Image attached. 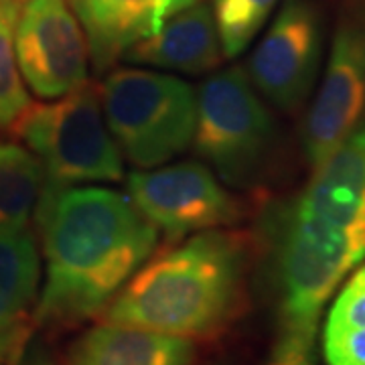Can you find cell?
Listing matches in <instances>:
<instances>
[{
    "mask_svg": "<svg viewBox=\"0 0 365 365\" xmlns=\"http://www.w3.org/2000/svg\"><path fill=\"white\" fill-rule=\"evenodd\" d=\"M33 217L45 260L35 325L49 329L104 313L160 240L128 193L96 185L43 187Z\"/></svg>",
    "mask_w": 365,
    "mask_h": 365,
    "instance_id": "obj_1",
    "label": "cell"
},
{
    "mask_svg": "<svg viewBox=\"0 0 365 365\" xmlns=\"http://www.w3.org/2000/svg\"><path fill=\"white\" fill-rule=\"evenodd\" d=\"M282 335L314 337L327 300L365 258V118L276 223Z\"/></svg>",
    "mask_w": 365,
    "mask_h": 365,
    "instance_id": "obj_2",
    "label": "cell"
},
{
    "mask_svg": "<svg viewBox=\"0 0 365 365\" xmlns=\"http://www.w3.org/2000/svg\"><path fill=\"white\" fill-rule=\"evenodd\" d=\"M248 240L207 230L153 254L106 307L104 321L189 341L211 339L232 323L246 292Z\"/></svg>",
    "mask_w": 365,
    "mask_h": 365,
    "instance_id": "obj_3",
    "label": "cell"
},
{
    "mask_svg": "<svg viewBox=\"0 0 365 365\" xmlns=\"http://www.w3.org/2000/svg\"><path fill=\"white\" fill-rule=\"evenodd\" d=\"M106 124L138 169L167 165L193 144L197 91L185 79L138 67L108 69L100 86Z\"/></svg>",
    "mask_w": 365,
    "mask_h": 365,
    "instance_id": "obj_4",
    "label": "cell"
},
{
    "mask_svg": "<svg viewBox=\"0 0 365 365\" xmlns=\"http://www.w3.org/2000/svg\"><path fill=\"white\" fill-rule=\"evenodd\" d=\"M11 130L43 163L45 187L124 179L122 153L106 124L100 93L88 83L57 100L31 104Z\"/></svg>",
    "mask_w": 365,
    "mask_h": 365,
    "instance_id": "obj_5",
    "label": "cell"
},
{
    "mask_svg": "<svg viewBox=\"0 0 365 365\" xmlns=\"http://www.w3.org/2000/svg\"><path fill=\"white\" fill-rule=\"evenodd\" d=\"M276 124L242 67L211 73L197 90L193 150L222 182L248 189L272 157Z\"/></svg>",
    "mask_w": 365,
    "mask_h": 365,
    "instance_id": "obj_6",
    "label": "cell"
},
{
    "mask_svg": "<svg viewBox=\"0 0 365 365\" xmlns=\"http://www.w3.org/2000/svg\"><path fill=\"white\" fill-rule=\"evenodd\" d=\"M365 118V0H341L323 78L302 126L304 157L319 167Z\"/></svg>",
    "mask_w": 365,
    "mask_h": 365,
    "instance_id": "obj_7",
    "label": "cell"
},
{
    "mask_svg": "<svg viewBox=\"0 0 365 365\" xmlns=\"http://www.w3.org/2000/svg\"><path fill=\"white\" fill-rule=\"evenodd\" d=\"M126 193L144 217L170 240L222 230L242 220V203L201 160L132 170Z\"/></svg>",
    "mask_w": 365,
    "mask_h": 365,
    "instance_id": "obj_8",
    "label": "cell"
},
{
    "mask_svg": "<svg viewBox=\"0 0 365 365\" xmlns=\"http://www.w3.org/2000/svg\"><path fill=\"white\" fill-rule=\"evenodd\" d=\"M323 14L314 0H284L248 59V78L262 98L297 112L313 93L323 61Z\"/></svg>",
    "mask_w": 365,
    "mask_h": 365,
    "instance_id": "obj_9",
    "label": "cell"
},
{
    "mask_svg": "<svg viewBox=\"0 0 365 365\" xmlns=\"http://www.w3.org/2000/svg\"><path fill=\"white\" fill-rule=\"evenodd\" d=\"M88 39L67 0H25L16 23L23 81L41 100H57L88 83Z\"/></svg>",
    "mask_w": 365,
    "mask_h": 365,
    "instance_id": "obj_10",
    "label": "cell"
},
{
    "mask_svg": "<svg viewBox=\"0 0 365 365\" xmlns=\"http://www.w3.org/2000/svg\"><path fill=\"white\" fill-rule=\"evenodd\" d=\"M201 0H71L98 73L112 69L134 43Z\"/></svg>",
    "mask_w": 365,
    "mask_h": 365,
    "instance_id": "obj_11",
    "label": "cell"
},
{
    "mask_svg": "<svg viewBox=\"0 0 365 365\" xmlns=\"http://www.w3.org/2000/svg\"><path fill=\"white\" fill-rule=\"evenodd\" d=\"M41 254L33 225L0 230V365L14 361L35 323Z\"/></svg>",
    "mask_w": 365,
    "mask_h": 365,
    "instance_id": "obj_12",
    "label": "cell"
},
{
    "mask_svg": "<svg viewBox=\"0 0 365 365\" xmlns=\"http://www.w3.org/2000/svg\"><path fill=\"white\" fill-rule=\"evenodd\" d=\"M223 59L211 6L203 0L170 16L150 37L128 47L120 61L185 76H203Z\"/></svg>",
    "mask_w": 365,
    "mask_h": 365,
    "instance_id": "obj_13",
    "label": "cell"
},
{
    "mask_svg": "<svg viewBox=\"0 0 365 365\" xmlns=\"http://www.w3.org/2000/svg\"><path fill=\"white\" fill-rule=\"evenodd\" d=\"M195 341L104 321L79 337L67 365H191Z\"/></svg>",
    "mask_w": 365,
    "mask_h": 365,
    "instance_id": "obj_14",
    "label": "cell"
},
{
    "mask_svg": "<svg viewBox=\"0 0 365 365\" xmlns=\"http://www.w3.org/2000/svg\"><path fill=\"white\" fill-rule=\"evenodd\" d=\"M45 187V169L21 143H0V230L25 227Z\"/></svg>",
    "mask_w": 365,
    "mask_h": 365,
    "instance_id": "obj_15",
    "label": "cell"
},
{
    "mask_svg": "<svg viewBox=\"0 0 365 365\" xmlns=\"http://www.w3.org/2000/svg\"><path fill=\"white\" fill-rule=\"evenodd\" d=\"M25 0H0V128L31 106L16 59V23Z\"/></svg>",
    "mask_w": 365,
    "mask_h": 365,
    "instance_id": "obj_16",
    "label": "cell"
},
{
    "mask_svg": "<svg viewBox=\"0 0 365 365\" xmlns=\"http://www.w3.org/2000/svg\"><path fill=\"white\" fill-rule=\"evenodd\" d=\"M278 0H213V19L220 33L223 57L235 59L252 45Z\"/></svg>",
    "mask_w": 365,
    "mask_h": 365,
    "instance_id": "obj_17",
    "label": "cell"
},
{
    "mask_svg": "<svg viewBox=\"0 0 365 365\" xmlns=\"http://www.w3.org/2000/svg\"><path fill=\"white\" fill-rule=\"evenodd\" d=\"M353 327H365V264L341 288L325 323V329Z\"/></svg>",
    "mask_w": 365,
    "mask_h": 365,
    "instance_id": "obj_18",
    "label": "cell"
},
{
    "mask_svg": "<svg viewBox=\"0 0 365 365\" xmlns=\"http://www.w3.org/2000/svg\"><path fill=\"white\" fill-rule=\"evenodd\" d=\"M323 351L327 365H365V327L325 329Z\"/></svg>",
    "mask_w": 365,
    "mask_h": 365,
    "instance_id": "obj_19",
    "label": "cell"
},
{
    "mask_svg": "<svg viewBox=\"0 0 365 365\" xmlns=\"http://www.w3.org/2000/svg\"><path fill=\"white\" fill-rule=\"evenodd\" d=\"M266 365H317L314 337L282 335L274 349L272 359Z\"/></svg>",
    "mask_w": 365,
    "mask_h": 365,
    "instance_id": "obj_20",
    "label": "cell"
},
{
    "mask_svg": "<svg viewBox=\"0 0 365 365\" xmlns=\"http://www.w3.org/2000/svg\"><path fill=\"white\" fill-rule=\"evenodd\" d=\"M14 365H55V359L41 343H29L14 359Z\"/></svg>",
    "mask_w": 365,
    "mask_h": 365,
    "instance_id": "obj_21",
    "label": "cell"
}]
</instances>
